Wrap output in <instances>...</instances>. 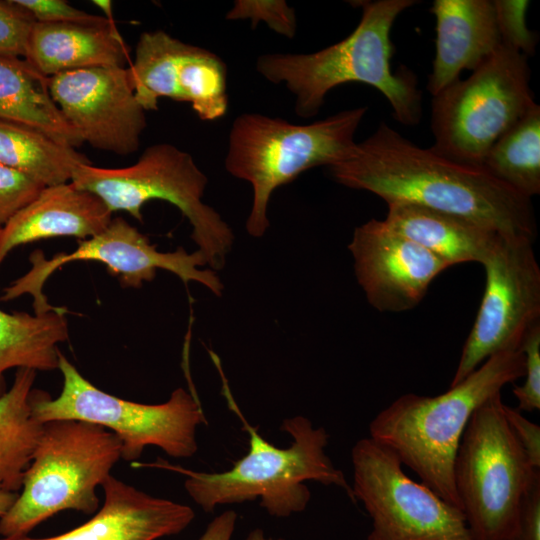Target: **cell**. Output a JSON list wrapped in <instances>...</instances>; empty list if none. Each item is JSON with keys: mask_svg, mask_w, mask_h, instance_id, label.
<instances>
[{"mask_svg": "<svg viewBox=\"0 0 540 540\" xmlns=\"http://www.w3.org/2000/svg\"><path fill=\"white\" fill-rule=\"evenodd\" d=\"M34 23L14 0H0V57L24 59Z\"/></svg>", "mask_w": 540, "mask_h": 540, "instance_id": "obj_30", "label": "cell"}, {"mask_svg": "<svg viewBox=\"0 0 540 540\" xmlns=\"http://www.w3.org/2000/svg\"><path fill=\"white\" fill-rule=\"evenodd\" d=\"M45 77L99 66H123L128 50L115 23L35 22L24 58Z\"/></svg>", "mask_w": 540, "mask_h": 540, "instance_id": "obj_20", "label": "cell"}, {"mask_svg": "<svg viewBox=\"0 0 540 540\" xmlns=\"http://www.w3.org/2000/svg\"><path fill=\"white\" fill-rule=\"evenodd\" d=\"M436 53L427 89L432 96L475 70L501 45L493 1L435 0Z\"/></svg>", "mask_w": 540, "mask_h": 540, "instance_id": "obj_19", "label": "cell"}, {"mask_svg": "<svg viewBox=\"0 0 540 540\" xmlns=\"http://www.w3.org/2000/svg\"><path fill=\"white\" fill-rule=\"evenodd\" d=\"M39 23H74L84 25H107L114 23L110 1H93L103 9L107 17L87 13L64 0H14Z\"/></svg>", "mask_w": 540, "mask_h": 540, "instance_id": "obj_28", "label": "cell"}, {"mask_svg": "<svg viewBox=\"0 0 540 540\" xmlns=\"http://www.w3.org/2000/svg\"><path fill=\"white\" fill-rule=\"evenodd\" d=\"M333 178L369 191L387 205L408 203L471 219L505 237L532 241L537 235L531 199L491 175L483 166L448 159L422 148L386 123L345 161L329 167Z\"/></svg>", "mask_w": 540, "mask_h": 540, "instance_id": "obj_1", "label": "cell"}, {"mask_svg": "<svg viewBox=\"0 0 540 540\" xmlns=\"http://www.w3.org/2000/svg\"><path fill=\"white\" fill-rule=\"evenodd\" d=\"M503 403L497 393L473 412L454 461L455 489L473 540H508L540 473L512 433Z\"/></svg>", "mask_w": 540, "mask_h": 540, "instance_id": "obj_9", "label": "cell"}, {"mask_svg": "<svg viewBox=\"0 0 540 540\" xmlns=\"http://www.w3.org/2000/svg\"><path fill=\"white\" fill-rule=\"evenodd\" d=\"M43 188L27 175L0 164V228L32 202Z\"/></svg>", "mask_w": 540, "mask_h": 540, "instance_id": "obj_32", "label": "cell"}, {"mask_svg": "<svg viewBox=\"0 0 540 540\" xmlns=\"http://www.w3.org/2000/svg\"><path fill=\"white\" fill-rule=\"evenodd\" d=\"M19 492L7 490L0 483V518H2L13 506L18 498Z\"/></svg>", "mask_w": 540, "mask_h": 540, "instance_id": "obj_36", "label": "cell"}, {"mask_svg": "<svg viewBox=\"0 0 540 540\" xmlns=\"http://www.w3.org/2000/svg\"><path fill=\"white\" fill-rule=\"evenodd\" d=\"M37 371L16 370L9 390L0 396V483L19 492L43 431L32 413L30 395Z\"/></svg>", "mask_w": 540, "mask_h": 540, "instance_id": "obj_24", "label": "cell"}, {"mask_svg": "<svg viewBox=\"0 0 540 540\" xmlns=\"http://www.w3.org/2000/svg\"><path fill=\"white\" fill-rule=\"evenodd\" d=\"M48 79L25 59L0 57V119L32 127L77 148L84 142L52 100Z\"/></svg>", "mask_w": 540, "mask_h": 540, "instance_id": "obj_22", "label": "cell"}, {"mask_svg": "<svg viewBox=\"0 0 540 540\" xmlns=\"http://www.w3.org/2000/svg\"><path fill=\"white\" fill-rule=\"evenodd\" d=\"M503 414L514 434L527 455L531 465L540 469V427L528 420L521 411L503 403Z\"/></svg>", "mask_w": 540, "mask_h": 540, "instance_id": "obj_34", "label": "cell"}, {"mask_svg": "<svg viewBox=\"0 0 540 540\" xmlns=\"http://www.w3.org/2000/svg\"><path fill=\"white\" fill-rule=\"evenodd\" d=\"M121 459V442L108 429L63 419L43 424L21 492L0 518L2 538H20L55 514L99 509L96 488Z\"/></svg>", "mask_w": 540, "mask_h": 540, "instance_id": "obj_6", "label": "cell"}, {"mask_svg": "<svg viewBox=\"0 0 540 540\" xmlns=\"http://www.w3.org/2000/svg\"><path fill=\"white\" fill-rule=\"evenodd\" d=\"M58 369L63 386L56 398L33 389V416L42 424L73 419L102 426L121 442V458L134 462L147 446H156L174 458L192 457L198 450L196 431L208 423L197 395L175 389L160 404H144L111 395L88 381L59 352Z\"/></svg>", "mask_w": 540, "mask_h": 540, "instance_id": "obj_7", "label": "cell"}, {"mask_svg": "<svg viewBox=\"0 0 540 540\" xmlns=\"http://www.w3.org/2000/svg\"><path fill=\"white\" fill-rule=\"evenodd\" d=\"M31 268L3 290L1 300H15L29 294L33 298L35 314H45L57 307L51 305L44 292L47 279L63 265L74 261L103 263L110 274L116 276L123 287L139 288L154 279L158 269L177 275L184 283L198 282L220 296L223 284L213 270H201L207 265L199 251L188 253L183 247L173 252H160L148 237L122 217L112 218L99 234L78 241V247L69 253L60 252L47 259L41 250L29 256Z\"/></svg>", "mask_w": 540, "mask_h": 540, "instance_id": "obj_12", "label": "cell"}, {"mask_svg": "<svg viewBox=\"0 0 540 540\" xmlns=\"http://www.w3.org/2000/svg\"><path fill=\"white\" fill-rule=\"evenodd\" d=\"M237 522V514L227 510L215 517L198 540H231Z\"/></svg>", "mask_w": 540, "mask_h": 540, "instance_id": "obj_35", "label": "cell"}, {"mask_svg": "<svg viewBox=\"0 0 540 540\" xmlns=\"http://www.w3.org/2000/svg\"><path fill=\"white\" fill-rule=\"evenodd\" d=\"M245 540H284V539L282 538L274 539L272 537H267L262 529L256 528L248 533Z\"/></svg>", "mask_w": 540, "mask_h": 540, "instance_id": "obj_37", "label": "cell"}, {"mask_svg": "<svg viewBox=\"0 0 540 540\" xmlns=\"http://www.w3.org/2000/svg\"><path fill=\"white\" fill-rule=\"evenodd\" d=\"M523 376L521 349H505L440 395H401L372 419L369 437L391 450L420 482L461 510L453 467L465 428L482 403Z\"/></svg>", "mask_w": 540, "mask_h": 540, "instance_id": "obj_4", "label": "cell"}, {"mask_svg": "<svg viewBox=\"0 0 540 540\" xmlns=\"http://www.w3.org/2000/svg\"><path fill=\"white\" fill-rule=\"evenodd\" d=\"M128 69L136 99L145 111L157 110L161 97L190 103L205 121L217 120L227 111L224 61L163 30L140 35Z\"/></svg>", "mask_w": 540, "mask_h": 540, "instance_id": "obj_15", "label": "cell"}, {"mask_svg": "<svg viewBox=\"0 0 540 540\" xmlns=\"http://www.w3.org/2000/svg\"><path fill=\"white\" fill-rule=\"evenodd\" d=\"M348 248L358 283L380 312L413 309L436 276L450 267L384 220L372 219L357 227Z\"/></svg>", "mask_w": 540, "mask_h": 540, "instance_id": "obj_16", "label": "cell"}, {"mask_svg": "<svg viewBox=\"0 0 540 540\" xmlns=\"http://www.w3.org/2000/svg\"><path fill=\"white\" fill-rule=\"evenodd\" d=\"M228 20L250 19L252 28L264 21L275 32L293 38L296 33L294 10L283 0H238L228 11Z\"/></svg>", "mask_w": 540, "mask_h": 540, "instance_id": "obj_29", "label": "cell"}, {"mask_svg": "<svg viewBox=\"0 0 540 540\" xmlns=\"http://www.w3.org/2000/svg\"><path fill=\"white\" fill-rule=\"evenodd\" d=\"M367 107L348 109L306 125L257 113L239 115L229 133L227 171L251 184L247 232L261 237L269 227L267 206L275 189L304 171L350 158Z\"/></svg>", "mask_w": 540, "mask_h": 540, "instance_id": "obj_5", "label": "cell"}, {"mask_svg": "<svg viewBox=\"0 0 540 540\" xmlns=\"http://www.w3.org/2000/svg\"><path fill=\"white\" fill-rule=\"evenodd\" d=\"M362 8L359 24L345 39L308 54L272 53L260 56L257 71L268 81L284 83L296 97L295 112L315 116L327 93L348 82H360L379 90L388 100L393 117L405 126L421 118V91L408 68L392 72L390 39L396 18L414 0L356 1Z\"/></svg>", "mask_w": 540, "mask_h": 540, "instance_id": "obj_3", "label": "cell"}, {"mask_svg": "<svg viewBox=\"0 0 540 540\" xmlns=\"http://www.w3.org/2000/svg\"><path fill=\"white\" fill-rule=\"evenodd\" d=\"M351 461L354 498L372 520L367 540H473L463 512L408 477L387 447L359 439Z\"/></svg>", "mask_w": 540, "mask_h": 540, "instance_id": "obj_11", "label": "cell"}, {"mask_svg": "<svg viewBox=\"0 0 540 540\" xmlns=\"http://www.w3.org/2000/svg\"><path fill=\"white\" fill-rule=\"evenodd\" d=\"M520 349L524 356V382L515 385L512 392L519 411L533 412L540 409V323L524 336Z\"/></svg>", "mask_w": 540, "mask_h": 540, "instance_id": "obj_31", "label": "cell"}, {"mask_svg": "<svg viewBox=\"0 0 540 540\" xmlns=\"http://www.w3.org/2000/svg\"><path fill=\"white\" fill-rule=\"evenodd\" d=\"M210 354L221 377L222 393L228 407L249 435L247 454L222 472L194 471L162 459L133 466L159 468L183 475L186 492L206 513L219 505L259 498L260 505L270 515L288 517L304 511L310 501L311 492L305 481L339 487L356 503L351 485L325 452L329 441L327 431L297 415L283 420L280 427L291 436V445L288 448L274 446L247 421L230 391L218 356L213 352Z\"/></svg>", "mask_w": 540, "mask_h": 540, "instance_id": "obj_2", "label": "cell"}, {"mask_svg": "<svg viewBox=\"0 0 540 540\" xmlns=\"http://www.w3.org/2000/svg\"><path fill=\"white\" fill-rule=\"evenodd\" d=\"M508 540H540V473L525 493Z\"/></svg>", "mask_w": 540, "mask_h": 540, "instance_id": "obj_33", "label": "cell"}, {"mask_svg": "<svg viewBox=\"0 0 540 540\" xmlns=\"http://www.w3.org/2000/svg\"><path fill=\"white\" fill-rule=\"evenodd\" d=\"M111 220L112 212L96 194L71 181L44 187L0 228V266L17 246L55 237L89 239Z\"/></svg>", "mask_w": 540, "mask_h": 540, "instance_id": "obj_18", "label": "cell"}, {"mask_svg": "<svg viewBox=\"0 0 540 540\" xmlns=\"http://www.w3.org/2000/svg\"><path fill=\"white\" fill-rule=\"evenodd\" d=\"M529 3L526 0H493L502 45L526 57L535 53L537 45V35L526 24Z\"/></svg>", "mask_w": 540, "mask_h": 540, "instance_id": "obj_27", "label": "cell"}, {"mask_svg": "<svg viewBox=\"0 0 540 540\" xmlns=\"http://www.w3.org/2000/svg\"><path fill=\"white\" fill-rule=\"evenodd\" d=\"M48 89L83 142L121 156L138 150L146 117L128 68L99 66L58 73L49 77Z\"/></svg>", "mask_w": 540, "mask_h": 540, "instance_id": "obj_14", "label": "cell"}, {"mask_svg": "<svg viewBox=\"0 0 540 540\" xmlns=\"http://www.w3.org/2000/svg\"><path fill=\"white\" fill-rule=\"evenodd\" d=\"M533 242L502 236L483 262L484 294L450 386L490 356L520 348L525 334L540 323V267Z\"/></svg>", "mask_w": 540, "mask_h": 540, "instance_id": "obj_13", "label": "cell"}, {"mask_svg": "<svg viewBox=\"0 0 540 540\" xmlns=\"http://www.w3.org/2000/svg\"><path fill=\"white\" fill-rule=\"evenodd\" d=\"M384 221L450 267L483 264L503 236L471 219L408 203L388 204Z\"/></svg>", "mask_w": 540, "mask_h": 540, "instance_id": "obj_21", "label": "cell"}, {"mask_svg": "<svg viewBox=\"0 0 540 540\" xmlns=\"http://www.w3.org/2000/svg\"><path fill=\"white\" fill-rule=\"evenodd\" d=\"M84 163L90 161L75 148L32 127L0 119V164L47 187L70 182Z\"/></svg>", "mask_w": 540, "mask_h": 540, "instance_id": "obj_25", "label": "cell"}, {"mask_svg": "<svg viewBox=\"0 0 540 540\" xmlns=\"http://www.w3.org/2000/svg\"><path fill=\"white\" fill-rule=\"evenodd\" d=\"M71 182L96 194L110 209L143 221L146 202L159 199L176 206L192 226L191 238L214 270L223 268L234 235L228 224L202 201L207 177L192 156L168 143L147 147L124 168L77 166Z\"/></svg>", "mask_w": 540, "mask_h": 540, "instance_id": "obj_8", "label": "cell"}, {"mask_svg": "<svg viewBox=\"0 0 540 540\" xmlns=\"http://www.w3.org/2000/svg\"><path fill=\"white\" fill-rule=\"evenodd\" d=\"M482 166L516 192L540 193V106L535 104L489 149Z\"/></svg>", "mask_w": 540, "mask_h": 540, "instance_id": "obj_26", "label": "cell"}, {"mask_svg": "<svg viewBox=\"0 0 540 540\" xmlns=\"http://www.w3.org/2000/svg\"><path fill=\"white\" fill-rule=\"evenodd\" d=\"M101 486L104 502L86 523L51 537L0 540H157L179 534L195 517L191 507L147 494L112 475Z\"/></svg>", "mask_w": 540, "mask_h": 540, "instance_id": "obj_17", "label": "cell"}, {"mask_svg": "<svg viewBox=\"0 0 540 540\" xmlns=\"http://www.w3.org/2000/svg\"><path fill=\"white\" fill-rule=\"evenodd\" d=\"M66 313L60 307L45 314L0 309V396L7 391L5 372L11 368L58 369V345L69 338Z\"/></svg>", "mask_w": 540, "mask_h": 540, "instance_id": "obj_23", "label": "cell"}, {"mask_svg": "<svg viewBox=\"0 0 540 540\" xmlns=\"http://www.w3.org/2000/svg\"><path fill=\"white\" fill-rule=\"evenodd\" d=\"M528 57L501 45L472 74L431 102V147L453 161L482 166L491 146L535 104Z\"/></svg>", "mask_w": 540, "mask_h": 540, "instance_id": "obj_10", "label": "cell"}]
</instances>
